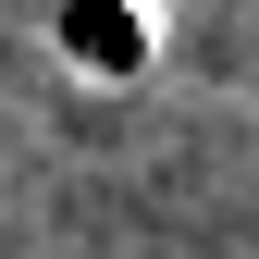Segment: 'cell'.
I'll return each instance as SVG.
<instances>
[{"mask_svg": "<svg viewBox=\"0 0 259 259\" xmlns=\"http://www.w3.org/2000/svg\"><path fill=\"white\" fill-rule=\"evenodd\" d=\"M50 50H62L74 87H136L148 50H160V13H148V0H62V13H50Z\"/></svg>", "mask_w": 259, "mask_h": 259, "instance_id": "obj_1", "label": "cell"}]
</instances>
